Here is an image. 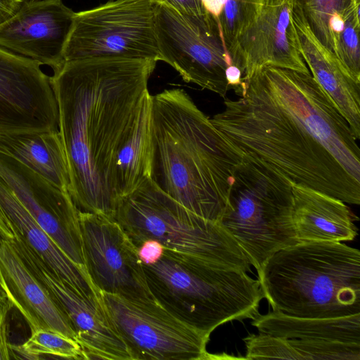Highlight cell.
<instances>
[{"label":"cell","instance_id":"obj_1","mask_svg":"<svg viewBox=\"0 0 360 360\" xmlns=\"http://www.w3.org/2000/svg\"><path fill=\"white\" fill-rule=\"evenodd\" d=\"M245 85L210 118L219 131L292 184L359 205L357 139L312 75L264 66Z\"/></svg>","mask_w":360,"mask_h":360},{"label":"cell","instance_id":"obj_2","mask_svg":"<svg viewBox=\"0 0 360 360\" xmlns=\"http://www.w3.org/2000/svg\"><path fill=\"white\" fill-rule=\"evenodd\" d=\"M157 61L97 57L65 61L50 77L65 151L69 193L82 212L113 219L115 160L134 123Z\"/></svg>","mask_w":360,"mask_h":360},{"label":"cell","instance_id":"obj_3","mask_svg":"<svg viewBox=\"0 0 360 360\" xmlns=\"http://www.w3.org/2000/svg\"><path fill=\"white\" fill-rule=\"evenodd\" d=\"M150 179L192 212L219 222L243 153L182 89L150 99Z\"/></svg>","mask_w":360,"mask_h":360},{"label":"cell","instance_id":"obj_4","mask_svg":"<svg viewBox=\"0 0 360 360\" xmlns=\"http://www.w3.org/2000/svg\"><path fill=\"white\" fill-rule=\"evenodd\" d=\"M257 274L273 311L307 318L360 314V252L341 242H298L273 254Z\"/></svg>","mask_w":360,"mask_h":360},{"label":"cell","instance_id":"obj_5","mask_svg":"<svg viewBox=\"0 0 360 360\" xmlns=\"http://www.w3.org/2000/svg\"><path fill=\"white\" fill-rule=\"evenodd\" d=\"M152 296L176 317L210 335L233 320L255 319L264 295L246 271L221 267L165 248L154 264H143Z\"/></svg>","mask_w":360,"mask_h":360},{"label":"cell","instance_id":"obj_6","mask_svg":"<svg viewBox=\"0 0 360 360\" xmlns=\"http://www.w3.org/2000/svg\"><path fill=\"white\" fill-rule=\"evenodd\" d=\"M113 219L137 247L147 239L229 269L247 271L250 262L219 224L192 212L148 179L118 202Z\"/></svg>","mask_w":360,"mask_h":360},{"label":"cell","instance_id":"obj_7","mask_svg":"<svg viewBox=\"0 0 360 360\" xmlns=\"http://www.w3.org/2000/svg\"><path fill=\"white\" fill-rule=\"evenodd\" d=\"M292 183L260 159L243 153L219 221L259 271L277 251L298 243Z\"/></svg>","mask_w":360,"mask_h":360},{"label":"cell","instance_id":"obj_8","mask_svg":"<svg viewBox=\"0 0 360 360\" xmlns=\"http://www.w3.org/2000/svg\"><path fill=\"white\" fill-rule=\"evenodd\" d=\"M155 32L161 60L183 80L226 98V70L235 65L217 21L210 15H193L154 0ZM237 66V65H236Z\"/></svg>","mask_w":360,"mask_h":360},{"label":"cell","instance_id":"obj_9","mask_svg":"<svg viewBox=\"0 0 360 360\" xmlns=\"http://www.w3.org/2000/svg\"><path fill=\"white\" fill-rule=\"evenodd\" d=\"M97 57L161 60L154 0H116L76 13L65 61Z\"/></svg>","mask_w":360,"mask_h":360},{"label":"cell","instance_id":"obj_10","mask_svg":"<svg viewBox=\"0 0 360 360\" xmlns=\"http://www.w3.org/2000/svg\"><path fill=\"white\" fill-rule=\"evenodd\" d=\"M98 293L133 360L221 359L206 350L210 335L176 317L154 297L131 298L101 291Z\"/></svg>","mask_w":360,"mask_h":360},{"label":"cell","instance_id":"obj_11","mask_svg":"<svg viewBox=\"0 0 360 360\" xmlns=\"http://www.w3.org/2000/svg\"><path fill=\"white\" fill-rule=\"evenodd\" d=\"M85 270L98 291L131 298L153 297L137 248L114 219L79 211Z\"/></svg>","mask_w":360,"mask_h":360},{"label":"cell","instance_id":"obj_12","mask_svg":"<svg viewBox=\"0 0 360 360\" xmlns=\"http://www.w3.org/2000/svg\"><path fill=\"white\" fill-rule=\"evenodd\" d=\"M41 65L0 47V134L58 130L57 101Z\"/></svg>","mask_w":360,"mask_h":360},{"label":"cell","instance_id":"obj_13","mask_svg":"<svg viewBox=\"0 0 360 360\" xmlns=\"http://www.w3.org/2000/svg\"><path fill=\"white\" fill-rule=\"evenodd\" d=\"M0 177L43 230L86 273L79 210L70 193L0 151ZM87 274V273H86Z\"/></svg>","mask_w":360,"mask_h":360},{"label":"cell","instance_id":"obj_14","mask_svg":"<svg viewBox=\"0 0 360 360\" xmlns=\"http://www.w3.org/2000/svg\"><path fill=\"white\" fill-rule=\"evenodd\" d=\"M14 239L67 316L86 359L133 360L103 307L98 290L90 295L79 292L20 239Z\"/></svg>","mask_w":360,"mask_h":360},{"label":"cell","instance_id":"obj_15","mask_svg":"<svg viewBox=\"0 0 360 360\" xmlns=\"http://www.w3.org/2000/svg\"><path fill=\"white\" fill-rule=\"evenodd\" d=\"M75 15L62 0L22 2L13 16L0 24V47L55 71L65 63Z\"/></svg>","mask_w":360,"mask_h":360},{"label":"cell","instance_id":"obj_16","mask_svg":"<svg viewBox=\"0 0 360 360\" xmlns=\"http://www.w3.org/2000/svg\"><path fill=\"white\" fill-rule=\"evenodd\" d=\"M236 50L245 83L264 66L310 73L301 53L292 6L286 0L264 4L256 19L238 37Z\"/></svg>","mask_w":360,"mask_h":360},{"label":"cell","instance_id":"obj_17","mask_svg":"<svg viewBox=\"0 0 360 360\" xmlns=\"http://www.w3.org/2000/svg\"><path fill=\"white\" fill-rule=\"evenodd\" d=\"M0 280L8 300L25 319L32 332L53 330L75 340L67 316L14 238L0 236Z\"/></svg>","mask_w":360,"mask_h":360},{"label":"cell","instance_id":"obj_18","mask_svg":"<svg viewBox=\"0 0 360 360\" xmlns=\"http://www.w3.org/2000/svg\"><path fill=\"white\" fill-rule=\"evenodd\" d=\"M0 236L20 239L79 292L96 294L87 274L43 230L0 177Z\"/></svg>","mask_w":360,"mask_h":360},{"label":"cell","instance_id":"obj_19","mask_svg":"<svg viewBox=\"0 0 360 360\" xmlns=\"http://www.w3.org/2000/svg\"><path fill=\"white\" fill-rule=\"evenodd\" d=\"M301 53L312 77L360 139V83L354 80L335 55L314 36L300 11L292 6Z\"/></svg>","mask_w":360,"mask_h":360},{"label":"cell","instance_id":"obj_20","mask_svg":"<svg viewBox=\"0 0 360 360\" xmlns=\"http://www.w3.org/2000/svg\"><path fill=\"white\" fill-rule=\"evenodd\" d=\"M292 217L298 242L354 240L357 228L345 202L314 189L292 184Z\"/></svg>","mask_w":360,"mask_h":360},{"label":"cell","instance_id":"obj_21","mask_svg":"<svg viewBox=\"0 0 360 360\" xmlns=\"http://www.w3.org/2000/svg\"><path fill=\"white\" fill-rule=\"evenodd\" d=\"M0 151L18 160L58 188L69 193L68 160L58 130L0 134Z\"/></svg>","mask_w":360,"mask_h":360},{"label":"cell","instance_id":"obj_22","mask_svg":"<svg viewBox=\"0 0 360 360\" xmlns=\"http://www.w3.org/2000/svg\"><path fill=\"white\" fill-rule=\"evenodd\" d=\"M150 99L149 93L115 160L112 186L118 202L150 177Z\"/></svg>","mask_w":360,"mask_h":360},{"label":"cell","instance_id":"obj_23","mask_svg":"<svg viewBox=\"0 0 360 360\" xmlns=\"http://www.w3.org/2000/svg\"><path fill=\"white\" fill-rule=\"evenodd\" d=\"M259 333L286 339L360 342V314L335 318H307L271 311L252 321Z\"/></svg>","mask_w":360,"mask_h":360},{"label":"cell","instance_id":"obj_24","mask_svg":"<svg viewBox=\"0 0 360 360\" xmlns=\"http://www.w3.org/2000/svg\"><path fill=\"white\" fill-rule=\"evenodd\" d=\"M303 15L316 39L334 53L338 35L360 0H286Z\"/></svg>","mask_w":360,"mask_h":360},{"label":"cell","instance_id":"obj_25","mask_svg":"<svg viewBox=\"0 0 360 360\" xmlns=\"http://www.w3.org/2000/svg\"><path fill=\"white\" fill-rule=\"evenodd\" d=\"M207 14L217 22L224 44L235 64L243 71L236 56V41L259 15L261 0H201Z\"/></svg>","mask_w":360,"mask_h":360},{"label":"cell","instance_id":"obj_26","mask_svg":"<svg viewBox=\"0 0 360 360\" xmlns=\"http://www.w3.org/2000/svg\"><path fill=\"white\" fill-rule=\"evenodd\" d=\"M11 359H41L45 356L68 359H86L83 350L74 339L60 333L36 330L21 345L9 343Z\"/></svg>","mask_w":360,"mask_h":360},{"label":"cell","instance_id":"obj_27","mask_svg":"<svg viewBox=\"0 0 360 360\" xmlns=\"http://www.w3.org/2000/svg\"><path fill=\"white\" fill-rule=\"evenodd\" d=\"M288 342L303 360H360V342L297 339Z\"/></svg>","mask_w":360,"mask_h":360},{"label":"cell","instance_id":"obj_28","mask_svg":"<svg viewBox=\"0 0 360 360\" xmlns=\"http://www.w3.org/2000/svg\"><path fill=\"white\" fill-rule=\"evenodd\" d=\"M359 30V8H357L346 20L336 38L334 51L345 70L358 83H360Z\"/></svg>","mask_w":360,"mask_h":360},{"label":"cell","instance_id":"obj_29","mask_svg":"<svg viewBox=\"0 0 360 360\" xmlns=\"http://www.w3.org/2000/svg\"><path fill=\"white\" fill-rule=\"evenodd\" d=\"M247 359H284L303 360L300 353L289 343L288 339L259 333L243 339Z\"/></svg>","mask_w":360,"mask_h":360},{"label":"cell","instance_id":"obj_30","mask_svg":"<svg viewBox=\"0 0 360 360\" xmlns=\"http://www.w3.org/2000/svg\"><path fill=\"white\" fill-rule=\"evenodd\" d=\"M137 254L142 264L149 265L156 262L162 255L165 247L158 240L147 239L137 247Z\"/></svg>","mask_w":360,"mask_h":360},{"label":"cell","instance_id":"obj_31","mask_svg":"<svg viewBox=\"0 0 360 360\" xmlns=\"http://www.w3.org/2000/svg\"><path fill=\"white\" fill-rule=\"evenodd\" d=\"M12 307V304L8 302L0 308V360L11 359L8 342V313Z\"/></svg>","mask_w":360,"mask_h":360},{"label":"cell","instance_id":"obj_32","mask_svg":"<svg viewBox=\"0 0 360 360\" xmlns=\"http://www.w3.org/2000/svg\"><path fill=\"white\" fill-rule=\"evenodd\" d=\"M171 6L180 12L193 15H203L205 11L201 0H160Z\"/></svg>","mask_w":360,"mask_h":360},{"label":"cell","instance_id":"obj_33","mask_svg":"<svg viewBox=\"0 0 360 360\" xmlns=\"http://www.w3.org/2000/svg\"><path fill=\"white\" fill-rule=\"evenodd\" d=\"M22 4L21 0H0V24L13 16Z\"/></svg>","mask_w":360,"mask_h":360},{"label":"cell","instance_id":"obj_34","mask_svg":"<svg viewBox=\"0 0 360 360\" xmlns=\"http://www.w3.org/2000/svg\"><path fill=\"white\" fill-rule=\"evenodd\" d=\"M10 302L0 280V308Z\"/></svg>","mask_w":360,"mask_h":360},{"label":"cell","instance_id":"obj_35","mask_svg":"<svg viewBox=\"0 0 360 360\" xmlns=\"http://www.w3.org/2000/svg\"><path fill=\"white\" fill-rule=\"evenodd\" d=\"M22 2H26V1H37V0H21Z\"/></svg>","mask_w":360,"mask_h":360},{"label":"cell","instance_id":"obj_36","mask_svg":"<svg viewBox=\"0 0 360 360\" xmlns=\"http://www.w3.org/2000/svg\"><path fill=\"white\" fill-rule=\"evenodd\" d=\"M264 4L267 3L269 0H261Z\"/></svg>","mask_w":360,"mask_h":360},{"label":"cell","instance_id":"obj_37","mask_svg":"<svg viewBox=\"0 0 360 360\" xmlns=\"http://www.w3.org/2000/svg\"><path fill=\"white\" fill-rule=\"evenodd\" d=\"M108 1H116V0H108Z\"/></svg>","mask_w":360,"mask_h":360}]
</instances>
